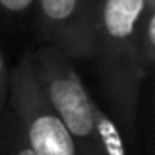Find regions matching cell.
<instances>
[{"label":"cell","instance_id":"1","mask_svg":"<svg viewBox=\"0 0 155 155\" xmlns=\"http://www.w3.org/2000/svg\"><path fill=\"white\" fill-rule=\"evenodd\" d=\"M150 11L146 0H97L91 53L113 122L133 133L140 86L150 73L140 49V26Z\"/></svg>","mask_w":155,"mask_h":155},{"label":"cell","instance_id":"2","mask_svg":"<svg viewBox=\"0 0 155 155\" xmlns=\"http://www.w3.org/2000/svg\"><path fill=\"white\" fill-rule=\"evenodd\" d=\"M37 82L82 155H106L95 120V101L62 51L42 46L31 53Z\"/></svg>","mask_w":155,"mask_h":155},{"label":"cell","instance_id":"3","mask_svg":"<svg viewBox=\"0 0 155 155\" xmlns=\"http://www.w3.org/2000/svg\"><path fill=\"white\" fill-rule=\"evenodd\" d=\"M8 106L37 155H82L37 82L31 51L11 68Z\"/></svg>","mask_w":155,"mask_h":155},{"label":"cell","instance_id":"4","mask_svg":"<svg viewBox=\"0 0 155 155\" xmlns=\"http://www.w3.org/2000/svg\"><path fill=\"white\" fill-rule=\"evenodd\" d=\"M97 0H37V33L68 58L91 53V31Z\"/></svg>","mask_w":155,"mask_h":155},{"label":"cell","instance_id":"5","mask_svg":"<svg viewBox=\"0 0 155 155\" xmlns=\"http://www.w3.org/2000/svg\"><path fill=\"white\" fill-rule=\"evenodd\" d=\"M0 155H37L9 106L0 115Z\"/></svg>","mask_w":155,"mask_h":155},{"label":"cell","instance_id":"6","mask_svg":"<svg viewBox=\"0 0 155 155\" xmlns=\"http://www.w3.org/2000/svg\"><path fill=\"white\" fill-rule=\"evenodd\" d=\"M95 120H97V128H99V133L102 139L104 153L106 155H128V150H126V144H124L119 126L97 102H95Z\"/></svg>","mask_w":155,"mask_h":155},{"label":"cell","instance_id":"7","mask_svg":"<svg viewBox=\"0 0 155 155\" xmlns=\"http://www.w3.org/2000/svg\"><path fill=\"white\" fill-rule=\"evenodd\" d=\"M140 49L148 69H151L155 62V9H150L144 15L140 26Z\"/></svg>","mask_w":155,"mask_h":155},{"label":"cell","instance_id":"8","mask_svg":"<svg viewBox=\"0 0 155 155\" xmlns=\"http://www.w3.org/2000/svg\"><path fill=\"white\" fill-rule=\"evenodd\" d=\"M37 0H0V22L11 24L26 18L35 11Z\"/></svg>","mask_w":155,"mask_h":155},{"label":"cell","instance_id":"9","mask_svg":"<svg viewBox=\"0 0 155 155\" xmlns=\"http://www.w3.org/2000/svg\"><path fill=\"white\" fill-rule=\"evenodd\" d=\"M9 75L11 68L6 62L4 53L0 51V115L8 106V97H9Z\"/></svg>","mask_w":155,"mask_h":155},{"label":"cell","instance_id":"10","mask_svg":"<svg viewBox=\"0 0 155 155\" xmlns=\"http://www.w3.org/2000/svg\"><path fill=\"white\" fill-rule=\"evenodd\" d=\"M146 6L150 9H155V0H146Z\"/></svg>","mask_w":155,"mask_h":155}]
</instances>
